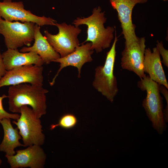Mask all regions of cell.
<instances>
[{
	"label": "cell",
	"instance_id": "cell-19",
	"mask_svg": "<svg viewBox=\"0 0 168 168\" xmlns=\"http://www.w3.org/2000/svg\"><path fill=\"white\" fill-rule=\"evenodd\" d=\"M6 98H7V96L5 94L0 96V121L3 119L9 118L16 120L20 116V115L18 114L9 113L4 110L2 106V100Z\"/></svg>",
	"mask_w": 168,
	"mask_h": 168
},
{
	"label": "cell",
	"instance_id": "cell-4",
	"mask_svg": "<svg viewBox=\"0 0 168 168\" xmlns=\"http://www.w3.org/2000/svg\"><path fill=\"white\" fill-rule=\"evenodd\" d=\"M114 31V40L111 48L106 53L105 63L95 68L92 82L93 87L111 102H113L118 91L117 78L114 73L116 45L118 40L116 29Z\"/></svg>",
	"mask_w": 168,
	"mask_h": 168
},
{
	"label": "cell",
	"instance_id": "cell-11",
	"mask_svg": "<svg viewBox=\"0 0 168 168\" xmlns=\"http://www.w3.org/2000/svg\"><path fill=\"white\" fill-rule=\"evenodd\" d=\"M145 41V37H138L136 41L124 44V49L121 53V68L133 72L140 79L145 74L143 68Z\"/></svg>",
	"mask_w": 168,
	"mask_h": 168
},
{
	"label": "cell",
	"instance_id": "cell-3",
	"mask_svg": "<svg viewBox=\"0 0 168 168\" xmlns=\"http://www.w3.org/2000/svg\"><path fill=\"white\" fill-rule=\"evenodd\" d=\"M138 86L147 95L142 106L151 122L153 128L159 134H162L167 126L163 113V98L160 95V85L146 74L138 82Z\"/></svg>",
	"mask_w": 168,
	"mask_h": 168
},
{
	"label": "cell",
	"instance_id": "cell-20",
	"mask_svg": "<svg viewBox=\"0 0 168 168\" xmlns=\"http://www.w3.org/2000/svg\"><path fill=\"white\" fill-rule=\"evenodd\" d=\"M156 47L158 49L159 53L162 58L161 63L168 68V50L165 49L163 45L162 41L159 42L158 40L157 41Z\"/></svg>",
	"mask_w": 168,
	"mask_h": 168
},
{
	"label": "cell",
	"instance_id": "cell-1",
	"mask_svg": "<svg viewBox=\"0 0 168 168\" xmlns=\"http://www.w3.org/2000/svg\"><path fill=\"white\" fill-rule=\"evenodd\" d=\"M48 91L43 86L22 83L10 86L7 98L9 110L20 113L21 107L29 105L36 117L40 118L46 113V94Z\"/></svg>",
	"mask_w": 168,
	"mask_h": 168
},
{
	"label": "cell",
	"instance_id": "cell-23",
	"mask_svg": "<svg viewBox=\"0 0 168 168\" xmlns=\"http://www.w3.org/2000/svg\"><path fill=\"white\" fill-rule=\"evenodd\" d=\"M1 163H2V161L1 160H0V165L1 164Z\"/></svg>",
	"mask_w": 168,
	"mask_h": 168
},
{
	"label": "cell",
	"instance_id": "cell-24",
	"mask_svg": "<svg viewBox=\"0 0 168 168\" xmlns=\"http://www.w3.org/2000/svg\"><path fill=\"white\" fill-rule=\"evenodd\" d=\"M163 0L164 1H168V0Z\"/></svg>",
	"mask_w": 168,
	"mask_h": 168
},
{
	"label": "cell",
	"instance_id": "cell-10",
	"mask_svg": "<svg viewBox=\"0 0 168 168\" xmlns=\"http://www.w3.org/2000/svg\"><path fill=\"white\" fill-rule=\"evenodd\" d=\"M147 0H110V4L118 13L122 28V33L125 40L124 44H128L137 40L136 26L133 23V9L137 4L146 2Z\"/></svg>",
	"mask_w": 168,
	"mask_h": 168
},
{
	"label": "cell",
	"instance_id": "cell-12",
	"mask_svg": "<svg viewBox=\"0 0 168 168\" xmlns=\"http://www.w3.org/2000/svg\"><path fill=\"white\" fill-rule=\"evenodd\" d=\"M11 168H43L46 155L40 146L33 145L24 149L17 150L12 156L5 155Z\"/></svg>",
	"mask_w": 168,
	"mask_h": 168
},
{
	"label": "cell",
	"instance_id": "cell-7",
	"mask_svg": "<svg viewBox=\"0 0 168 168\" xmlns=\"http://www.w3.org/2000/svg\"><path fill=\"white\" fill-rule=\"evenodd\" d=\"M58 30L56 35H52L47 30L44 31V36L54 49L61 57H65L75 50L79 46L78 35L82 30L79 27L65 22L56 23Z\"/></svg>",
	"mask_w": 168,
	"mask_h": 168
},
{
	"label": "cell",
	"instance_id": "cell-17",
	"mask_svg": "<svg viewBox=\"0 0 168 168\" xmlns=\"http://www.w3.org/2000/svg\"><path fill=\"white\" fill-rule=\"evenodd\" d=\"M2 126L4 135L2 141L0 144V151L5 152L6 155L12 156L16 154L15 149L20 146L25 147L19 140L22 138L17 127L14 128L11 119L4 118L0 121Z\"/></svg>",
	"mask_w": 168,
	"mask_h": 168
},
{
	"label": "cell",
	"instance_id": "cell-16",
	"mask_svg": "<svg viewBox=\"0 0 168 168\" xmlns=\"http://www.w3.org/2000/svg\"><path fill=\"white\" fill-rule=\"evenodd\" d=\"M34 43L31 46L23 47L20 51L22 53L33 52L42 58L44 63L49 64L60 57L40 31V26L35 24L34 33Z\"/></svg>",
	"mask_w": 168,
	"mask_h": 168
},
{
	"label": "cell",
	"instance_id": "cell-21",
	"mask_svg": "<svg viewBox=\"0 0 168 168\" xmlns=\"http://www.w3.org/2000/svg\"><path fill=\"white\" fill-rule=\"evenodd\" d=\"M160 85V84H159ZM160 92L165 97L166 100L167 105L165 108L163 110V113L166 114H168V89L164 86L160 85Z\"/></svg>",
	"mask_w": 168,
	"mask_h": 168
},
{
	"label": "cell",
	"instance_id": "cell-5",
	"mask_svg": "<svg viewBox=\"0 0 168 168\" xmlns=\"http://www.w3.org/2000/svg\"><path fill=\"white\" fill-rule=\"evenodd\" d=\"M20 114L19 118L12 123L17 126L25 147L33 145H42L45 136L40 118L36 117L32 109L28 105L21 107Z\"/></svg>",
	"mask_w": 168,
	"mask_h": 168
},
{
	"label": "cell",
	"instance_id": "cell-9",
	"mask_svg": "<svg viewBox=\"0 0 168 168\" xmlns=\"http://www.w3.org/2000/svg\"><path fill=\"white\" fill-rule=\"evenodd\" d=\"M42 66L28 65L7 71L0 80V88L22 83L43 86L44 77Z\"/></svg>",
	"mask_w": 168,
	"mask_h": 168
},
{
	"label": "cell",
	"instance_id": "cell-22",
	"mask_svg": "<svg viewBox=\"0 0 168 168\" xmlns=\"http://www.w3.org/2000/svg\"><path fill=\"white\" fill-rule=\"evenodd\" d=\"M6 71L3 64L0 48V80L5 75Z\"/></svg>",
	"mask_w": 168,
	"mask_h": 168
},
{
	"label": "cell",
	"instance_id": "cell-15",
	"mask_svg": "<svg viewBox=\"0 0 168 168\" xmlns=\"http://www.w3.org/2000/svg\"><path fill=\"white\" fill-rule=\"evenodd\" d=\"M143 68L144 72L147 73L151 79L168 89V83L156 47L153 48L152 51L149 48L145 49Z\"/></svg>",
	"mask_w": 168,
	"mask_h": 168
},
{
	"label": "cell",
	"instance_id": "cell-2",
	"mask_svg": "<svg viewBox=\"0 0 168 168\" xmlns=\"http://www.w3.org/2000/svg\"><path fill=\"white\" fill-rule=\"evenodd\" d=\"M105 12L99 6L93 9L91 16L86 18L77 17L73 22L76 27L82 25L87 26V37L82 44L90 42L92 49L97 53L110 46L116 29L115 26L105 27L107 20Z\"/></svg>",
	"mask_w": 168,
	"mask_h": 168
},
{
	"label": "cell",
	"instance_id": "cell-14",
	"mask_svg": "<svg viewBox=\"0 0 168 168\" xmlns=\"http://www.w3.org/2000/svg\"><path fill=\"white\" fill-rule=\"evenodd\" d=\"M2 56L6 71L28 65L42 66L44 63L40 57L33 52L22 53L18 49H7Z\"/></svg>",
	"mask_w": 168,
	"mask_h": 168
},
{
	"label": "cell",
	"instance_id": "cell-18",
	"mask_svg": "<svg viewBox=\"0 0 168 168\" xmlns=\"http://www.w3.org/2000/svg\"><path fill=\"white\" fill-rule=\"evenodd\" d=\"M77 122V119L74 115L66 114L60 118L58 123L51 125L50 129L52 130L57 127H60L65 129H71L74 127Z\"/></svg>",
	"mask_w": 168,
	"mask_h": 168
},
{
	"label": "cell",
	"instance_id": "cell-13",
	"mask_svg": "<svg viewBox=\"0 0 168 168\" xmlns=\"http://www.w3.org/2000/svg\"><path fill=\"white\" fill-rule=\"evenodd\" d=\"M93 52L94 50L91 48V42H87L85 44H82L81 46H79L74 51L67 56L63 57H60L53 60V62L60 63V68L52 82H49L50 85L53 86L62 70L68 66H72L77 68L78 77L80 78L83 65L86 63L92 61L91 55Z\"/></svg>",
	"mask_w": 168,
	"mask_h": 168
},
{
	"label": "cell",
	"instance_id": "cell-8",
	"mask_svg": "<svg viewBox=\"0 0 168 168\" xmlns=\"http://www.w3.org/2000/svg\"><path fill=\"white\" fill-rule=\"evenodd\" d=\"M0 16L9 22H32L40 26H55L56 22V20L50 17L38 16L30 11L26 10L22 1L12 2V0L0 1Z\"/></svg>",
	"mask_w": 168,
	"mask_h": 168
},
{
	"label": "cell",
	"instance_id": "cell-6",
	"mask_svg": "<svg viewBox=\"0 0 168 168\" xmlns=\"http://www.w3.org/2000/svg\"><path fill=\"white\" fill-rule=\"evenodd\" d=\"M35 24L32 22H9L0 16V34L4 38L7 49L30 46L34 40Z\"/></svg>",
	"mask_w": 168,
	"mask_h": 168
}]
</instances>
